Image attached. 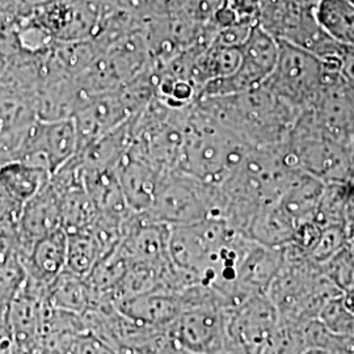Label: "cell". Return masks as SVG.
Returning <instances> with one entry per match:
<instances>
[{
    "mask_svg": "<svg viewBox=\"0 0 354 354\" xmlns=\"http://www.w3.org/2000/svg\"><path fill=\"white\" fill-rule=\"evenodd\" d=\"M282 248H269L253 243L241 261L235 286V304L244 299L266 294L282 266ZM234 304V306H235Z\"/></svg>",
    "mask_w": 354,
    "mask_h": 354,
    "instance_id": "8fae6325",
    "label": "cell"
},
{
    "mask_svg": "<svg viewBox=\"0 0 354 354\" xmlns=\"http://www.w3.org/2000/svg\"><path fill=\"white\" fill-rule=\"evenodd\" d=\"M317 319L330 332L354 339V314L345 307L342 295L324 304Z\"/></svg>",
    "mask_w": 354,
    "mask_h": 354,
    "instance_id": "4316f807",
    "label": "cell"
},
{
    "mask_svg": "<svg viewBox=\"0 0 354 354\" xmlns=\"http://www.w3.org/2000/svg\"><path fill=\"white\" fill-rule=\"evenodd\" d=\"M44 298L26 285L8 306V322L21 354H37L41 344Z\"/></svg>",
    "mask_w": 354,
    "mask_h": 354,
    "instance_id": "4fadbf2b",
    "label": "cell"
},
{
    "mask_svg": "<svg viewBox=\"0 0 354 354\" xmlns=\"http://www.w3.org/2000/svg\"><path fill=\"white\" fill-rule=\"evenodd\" d=\"M250 147L197 104H193L176 169L205 184L219 187L241 165Z\"/></svg>",
    "mask_w": 354,
    "mask_h": 354,
    "instance_id": "7a4b0ae2",
    "label": "cell"
},
{
    "mask_svg": "<svg viewBox=\"0 0 354 354\" xmlns=\"http://www.w3.org/2000/svg\"><path fill=\"white\" fill-rule=\"evenodd\" d=\"M315 19L324 33L342 48H354V3L352 0H320Z\"/></svg>",
    "mask_w": 354,
    "mask_h": 354,
    "instance_id": "d6986e66",
    "label": "cell"
},
{
    "mask_svg": "<svg viewBox=\"0 0 354 354\" xmlns=\"http://www.w3.org/2000/svg\"><path fill=\"white\" fill-rule=\"evenodd\" d=\"M348 184H324L314 222L320 227L344 226V207ZM345 227V226H344Z\"/></svg>",
    "mask_w": 354,
    "mask_h": 354,
    "instance_id": "603a6c76",
    "label": "cell"
},
{
    "mask_svg": "<svg viewBox=\"0 0 354 354\" xmlns=\"http://www.w3.org/2000/svg\"><path fill=\"white\" fill-rule=\"evenodd\" d=\"M324 189V183L304 171H298L279 198V205L295 222V226L314 221Z\"/></svg>",
    "mask_w": 354,
    "mask_h": 354,
    "instance_id": "2e32d148",
    "label": "cell"
},
{
    "mask_svg": "<svg viewBox=\"0 0 354 354\" xmlns=\"http://www.w3.org/2000/svg\"><path fill=\"white\" fill-rule=\"evenodd\" d=\"M45 304L57 310L83 315L91 307V294L86 279L64 269L51 282Z\"/></svg>",
    "mask_w": 354,
    "mask_h": 354,
    "instance_id": "ffe728a7",
    "label": "cell"
},
{
    "mask_svg": "<svg viewBox=\"0 0 354 354\" xmlns=\"http://www.w3.org/2000/svg\"><path fill=\"white\" fill-rule=\"evenodd\" d=\"M58 194L61 198L62 228L67 234L92 227L99 213L84 188V181L62 190Z\"/></svg>",
    "mask_w": 354,
    "mask_h": 354,
    "instance_id": "44dd1931",
    "label": "cell"
},
{
    "mask_svg": "<svg viewBox=\"0 0 354 354\" xmlns=\"http://www.w3.org/2000/svg\"><path fill=\"white\" fill-rule=\"evenodd\" d=\"M62 228L61 198L50 183L23 205L17 221L19 256L23 260L36 241Z\"/></svg>",
    "mask_w": 354,
    "mask_h": 354,
    "instance_id": "9c48e42d",
    "label": "cell"
},
{
    "mask_svg": "<svg viewBox=\"0 0 354 354\" xmlns=\"http://www.w3.org/2000/svg\"><path fill=\"white\" fill-rule=\"evenodd\" d=\"M66 260L67 234L59 228L36 241L21 261L26 266V279L49 288L66 269Z\"/></svg>",
    "mask_w": 354,
    "mask_h": 354,
    "instance_id": "9a60e30c",
    "label": "cell"
},
{
    "mask_svg": "<svg viewBox=\"0 0 354 354\" xmlns=\"http://www.w3.org/2000/svg\"><path fill=\"white\" fill-rule=\"evenodd\" d=\"M349 241L351 236L344 226L323 227L315 247L310 252V259L320 266L333 257L336 253L340 252L342 248L348 245Z\"/></svg>",
    "mask_w": 354,
    "mask_h": 354,
    "instance_id": "83f0119b",
    "label": "cell"
},
{
    "mask_svg": "<svg viewBox=\"0 0 354 354\" xmlns=\"http://www.w3.org/2000/svg\"><path fill=\"white\" fill-rule=\"evenodd\" d=\"M323 274L342 292L354 288V260L348 245L326 263L320 264Z\"/></svg>",
    "mask_w": 354,
    "mask_h": 354,
    "instance_id": "484cf974",
    "label": "cell"
},
{
    "mask_svg": "<svg viewBox=\"0 0 354 354\" xmlns=\"http://www.w3.org/2000/svg\"><path fill=\"white\" fill-rule=\"evenodd\" d=\"M168 335L188 353L221 354L226 345V306L213 302L187 308L168 327Z\"/></svg>",
    "mask_w": 354,
    "mask_h": 354,
    "instance_id": "ba28073f",
    "label": "cell"
},
{
    "mask_svg": "<svg viewBox=\"0 0 354 354\" xmlns=\"http://www.w3.org/2000/svg\"><path fill=\"white\" fill-rule=\"evenodd\" d=\"M241 61L231 75L207 82L198 99L241 93L261 86L273 73L279 59V41L259 24L253 26L241 46Z\"/></svg>",
    "mask_w": 354,
    "mask_h": 354,
    "instance_id": "5b68a950",
    "label": "cell"
},
{
    "mask_svg": "<svg viewBox=\"0 0 354 354\" xmlns=\"http://www.w3.org/2000/svg\"><path fill=\"white\" fill-rule=\"evenodd\" d=\"M225 203L221 187L172 169L163 174L151 207L145 215L153 222L174 227L210 218L223 219Z\"/></svg>",
    "mask_w": 354,
    "mask_h": 354,
    "instance_id": "3957f363",
    "label": "cell"
},
{
    "mask_svg": "<svg viewBox=\"0 0 354 354\" xmlns=\"http://www.w3.org/2000/svg\"><path fill=\"white\" fill-rule=\"evenodd\" d=\"M353 236H354V235H353Z\"/></svg>",
    "mask_w": 354,
    "mask_h": 354,
    "instance_id": "74e56055",
    "label": "cell"
},
{
    "mask_svg": "<svg viewBox=\"0 0 354 354\" xmlns=\"http://www.w3.org/2000/svg\"><path fill=\"white\" fill-rule=\"evenodd\" d=\"M294 231L295 222L276 203L264 205L256 212L245 235L260 245L282 248L290 244Z\"/></svg>",
    "mask_w": 354,
    "mask_h": 354,
    "instance_id": "e0dca14e",
    "label": "cell"
},
{
    "mask_svg": "<svg viewBox=\"0 0 354 354\" xmlns=\"http://www.w3.org/2000/svg\"><path fill=\"white\" fill-rule=\"evenodd\" d=\"M0 354H21L8 322V307H0Z\"/></svg>",
    "mask_w": 354,
    "mask_h": 354,
    "instance_id": "4dcf8cb0",
    "label": "cell"
},
{
    "mask_svg": "<svg viewBox=\"0 0 354 354\" xmlns=\"http://www.w3.org/2000/svg\"><path fill=\"white\" fill-rule=\"evenodd\" d=\"M236 230L223 219H203L196 223L169 227L168 251L177 269L192 274L200 283L203 269Z\"/></svg>",
    "mask_w": 354,
    "mask_h": 354,
    "instance_id": "8992f818",
    "label": "cell"
},
{
    "mask_svg": "<svg viewBox=\"0 0 354 354\" xmlns=\"http://www.w3.org/2000/svg\"><path fill=\"white\" fill-rule=\"evenodd\" d=\"M302 354H330L326 351H322V349H317V348H307Z\"/></svg>",
    "mask_w": 354,
    "mask_h": 354,
    "instance_id": "836d02e7",
    "label": "cell"
},
{
    "mask_svg": "<svg viewBox=\"0 0 354 354\" xmlns=\"http://www.w3.org/2000/svg\"><path fill=\"white\" fill-rule=\"evenodd\" d=\"M67 354H120L112 345L88 330L82 332L73 342Z\"/></svg>",
    "mask_w": 354,
    "mask_h": 354,
    "instance_id": "f1b7e54d",
    "label": "cell"
},
{
    "mask_svg": "<svg viewBox=\"0 0 354 354\" xmlns=\"http://www.w3.org/2000/svg\"><path fill=\"white\" fill-rule=\"evenodd\" d=\"M26 270L19 254L0 264V307H8L26 285Z\"/></svg>",
    "mask_w": 354,
    "mask_h": 354,
    "instance_id": "d4e9b609",
    "label": "cell"
},
{
    "mask_svg": "<svg viewBox=\"0 0 354 354\" xmlns=\"http://www.w3.org/2000/svg\"><path fill=\"white\" fill-rule=\"evenodd\" d=\"M125 317L153 328H168L181 314L178 291L158 288L115 304Z\"/></svg>",
    "mask_w": 354,
    "mask_h": 354,
    "instance_id": "7c38bea8",
    "label": "cell"
},
{
    "mask_svg": "<svg viewBox=\"0 0 354 354\" xmlns=\"http://www.w3.org/2000/svg\"><path fill=\"white\" fill-rule=\"evenodd\" d=\"M50 177L49 171L19 159L0 165V183L23 205L44 189Z\"/></svg>",
    "mask_w": 354,
    "mask_h": 354,
    "instance_id": "ac0fdd59",
    "label": "cell"
},
{
    "mask_svg": "<svg viewBox=\"0 0 354 354\" xmlns=\"http://www.w3.org/2000/svg\"><path fill=\"white\" fill-rule=\"evenodd\" d=\"M342 302L345 304V307L354 314V288L351 290L345 291L342 292Z\"/></svg>",
    "mask_w": 354,
    "mask_h": 354,
    "instance_id": "d6a6232c",
    "label": "cell"
},
{
    "mask_svg": "<svg viewBox=\"0 0 354 354\" xmlns=\"http://www.w3.org/2000/svg\"><path fill=\"white\" fill-rule=\"evenodd\" d=\"M344 226L352 239L354 235V180L346 185L345 207H344Z\"/></svg>",
    "mask_w": 354,
    "mask_h": 354,
    "instance_id": "1f68e13d",
    "label": "cell"
},
{
    "mask_svg": "<svg viewBox=\"0 0 354 354\" xmlns=\"http://www.w3.org/2000/svg\"><path fill=\"white\" fill-rule=\"evenodd\" d=\"M348 250H349V252L352 254V259L354 260V236L351 241H348Z\"/></svg>",
    "mask_w": 354,
    "mask_h": 354,
    "instance_id": "e575fe53",
    "label": "cell"
},
{
    "mask_svg": "<svg viewBox=\"0 0 354 354\" xmlns=\"http://www.w3.org/2000/svg\"><path fill=\"white\" fill-rule=\"evenodd\" d=\"M117 172L127 207L136 214L147 213L165 171L127 153Z\"/></svg>",
    "mask_w": 354,
    "mask_h": 354,
    "instance_id": "5bb4252c",
    "label": "cell"
},
{
    "mask_svg": "<svg viewBox=\"0 0 354 354\" xmlns=\"http://www.w3.org/2000/svg\"><path fill=\"white\" fill-rule=\"evenodd\" d=\"M279 324V311L266 294L226 307V345L221 354H261Z\"/></svg>",
    "mask_w": 354,
    "mask_h": 354,
    "instance_id": "52a82bcc",
    "label": "cell"
},
{
    "mask_svg": "<svg viewBox=\"0 0 354 354\" xmlns=\"http://www.w3.org/2000/svg\"><path fill=\"white\" fill-rule=\"evenodd\" d=\"M339 354H354V349L353 351H346V352H342V353Z\"/></svg>",
    "mask_w": 354,
    "mask_h": 354,
    "instance_id": "d590c367",
    "label": "cell"
},
{
    "mask_svg": "<svg viewBox=\"0 0 354 354\" xmlns=\"http://www.w3.org/2000/svg\"><path fill=\"white\" fill-rule=\"evenodd\" d=\"M352 1H353V3H354V0H352Z\"/></svg>",
    "mask_w": 354,
    "mask_h": 354,
    "instance_id": "8d00e7d4",
    "label": "cell"
},
{
    "mask_svg": "<svg viewBox=\"0 0 354 354\" xmlns=\"http://www.w3.org/2000/svg\"><path fill=\"white\" fill-rule=\"evenodd\" d=\"M77 151L79 138L75 121L73 117H68L38 122L30 133V140L28 142L26 152L20 158L28 153L42 155L53 175L59 167L74 158Z\"/></svg>",
    "mask_w": 354,
    "mask_h": 354,
    "instance_id": "30bf717a",
    "label": "cell"
},
{
    "mask_svg": "<svg viewBox=\"0 0 354 354\" xmlns=\"http://www.w3.org/2000/svg\"><path fill=\"white\" fill-rule=\"evenodd\" d=\"M279 59L263 83L282 100L304 111L317 102L323 89V66L315 54L279 41Z\"/></svg>",
    "mask_w": 354,
    "mask_h": 354,
    "instance_id": "277c9868",
    "label": "cell"
},
{
    "mask_svg": "<svg viewBox=\"0 0 354 354\" xmlns=\"http://www.w3.org/2000/svg\"><path fill=\"white\" fill-rule=\"evenodd\" d=\"M196 104L250 146L286 142L304 112L264 84L235 95L198 99Z\"/></svg>",
    "mask_w": 354,
    "mask_h": 354,
    "instance_id": "6da1fadb",
    "label": "cell"
},
{
    "mask_svg": "<svg viewBox=\"0 0 354 354\" xmlns=\"http://www.w3.org/2000/svg\"><path fill=\"white\" fill-rule=\"evenodd\" d=\"M23 203L17 201L0 183V225H17Z\"/></svg>",
    "mask_w": 354,
    "mask_h": 354,
    "instance_id": "f546056e",
    "label": "cell"
},
{
    "mask_svg": "<svg viewBox=\"0 0 354 354\" xmlns=\"http://www.w3.org/2000/svg\"><path fill=\"white\" fill-rule=\"evenodd\" d=\"M306 349L302 327L279 322L261 354H302Z\"/></svg>",
    "mask_w": 354,
    "mask_h": 354,
    "instance_id": "cb8c5ba5",
    "label": "cell"
},
{
    "mask_svg": "<svg viewBox=\"0 0 354 354\" xmlns=\"http://www.w3.org/2000/svg\"><path fill=\"white\" fill-rule=\"evenodd\" d=\"M102 257V248L91 230L67 234L66 269L68 272L86 279Z\"/></svg>",
    "mask_w": 354,
    "mask_h": 354,
    "instance_id": "7402d4cb",
    "label": "cell"
}]
</instances>
